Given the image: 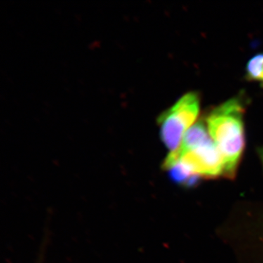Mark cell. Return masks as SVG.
Here are the masks:
<instances>
[{
	"label": "cell",
	"instance_id": "cell-1",
	"mask_svg": "<svg viewBox=\"0 0 263 263\" xmlns=\"http://www.w3.org/2000/svg\"><path fill=\"white\" fill-rule=\"evenodd\" d=\"M245 108L233 98L216 107L205 119L208 131L220 154L224 175L233 176L245 148Z\"/></svg>",
	"mask_w": 263,
	"mask_h": 263
},
{
	"label": "cell",
	"instance_id": "cell-2",
	"mask_svg": "<svg viewBox=\"0 0 263 263\" xmlns=\"http://www.w3.org/2000/svg\"><path fill=\"white\" fill-rule=\"evenodd\" d=\"M199 112V95L189 92L159 118L160 136L168 150L167 155H174L179 149L185 134L197 122Z\"/></svg>",
	"mask_w": 263,
	"mask_h": 263
},
{
	"label": "cell",
	"instance_id": "cell-3",
	"mask_svg": "<svg viewBox=\"0 0 263 263\" xmlns=\"http://www.w3.org/2000/svg\"><path fill=\"white\" fill-rule=\"evenodd\" d=\"M246 70L249 80L263 84V53L251 58Z\"/></svg>",
	"mask_w": 263,
	"mask_h": 263
},
{
	"label": "cell",
	"instance_id": "cell-4",
	"mask_svg": "<svg viewBox=\"0 0 263 263\" xmlns=\"http://www.w3.org/2000/svg\"><path fill=\"white\" fill-rule=\"evenodd\" d=\"M259 157H260L261 160H262L263 164V147L262 148H259Z\"/></svg>",
	"mask_w": 263,
	"mask_h": 263
}]
</instances>
